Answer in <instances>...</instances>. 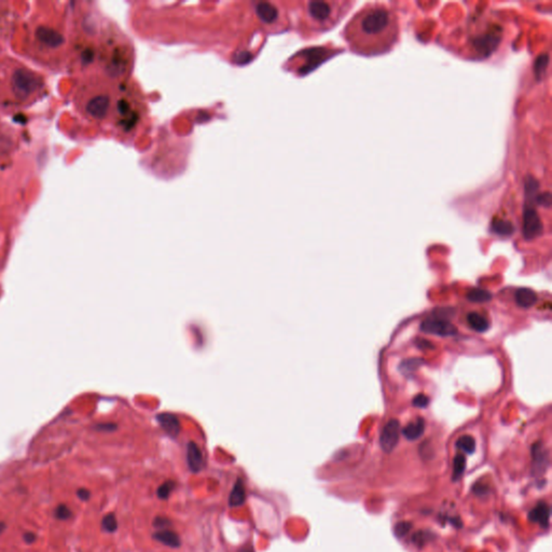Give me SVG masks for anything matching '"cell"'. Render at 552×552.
I'll use <instances>...</instances> for the list:
<instances>
[{
    "label": "cell",
    "instance_id": "obj_26",
    "mask_svg": "<svg viewBox=\"0 0 552 552\" xmlns=\"http://www.w3.org/2000/svg\"><path fill=\"white\" fill-rule=\"evenodd\" d=\"M171 524V521L166 518H162V517H159L156 520H154L153 525L156 526V528H166V526H169Z\"/></svg>",
    "mask_w": 552,
    "mask_h": 552
},
{
    "label": "cell",
    "instance_id": "obj_22",
    "mask_svg": "<svg viewBox=\"0 0 552 552\" xmlns=\"http://www.w3.org/2000/svg\"><path fill=\"white\" fill-rule=\"evenodd\" d=\"M72 513L69 508H68L66 505H60L57 508V510H55V517H57L59 520H68L70 519Z\"/></svg>",
    "mask_w": 552,
    "mask_h": 552
},
{
    "label": "cell",
    "instance_id": "obj_2",
    "mask_svg": "<svg viewBox=\"0 0 552 552\" xmlns=\"http://www.w3.org/2000/svg\"><path fill=\"white\" fill-rule=\"evenodd\" d=\"M352 1H309L307 14L319 30L332 27L350 10Z\"/></svg>",
    "mask_w": 552,
    "mask_h": 552
},
{
    "label": "cell",
    "instance_id": "obj_23",
    "mask_svg": "<svg viewBox=\"0 0 552 552\" xmlns=\"http://www.w3.org/2000/svg\"><path fill=\"white\" fill-rule=\"evenodd\" d=\"M412 405H413L414 407L421 408V409L426 408L427 406L429 405V397H427L426 395H424V394H419V395H417V396H415L414 398H413V400H412Z\"/></svg>",
    "mask_w": 552,
    "mask_h": 552
},
{
    "label": "cell",
    "instance_id": "obj_29",
    "mask_svg": "<svg viewBox=\"0 0 552 552\" xmlns=\"http://www.w3.org/2000/svg\"><path fill=\"white\" fill-rule=\"evenodd\" d=\"M36 538H37V537H36L35 533H30V532H28V533H25V534H24V541L26 542L27 544H32V543H34V542L36 541Z\"/></svg>",
    "mask_w": 552,
    "mask_h": 552
},
{
    "label": "cell",
    "instance_id": "obj_14",
    "mask_svg": "<svg viewBox=\"0 0 552 552\" xmlns=\"http://www.w3.org/2000/svg\"><path fill=\"white\" fill-rule=\"evenodd\" d=\"M153 537L156 538L158 542H161L165 546H169L171 548H177L181 546V538H179V536L175 532H172L169 530L160 531L154 533Z\"/></svg>",
    "mask_w": 552,
    "mask_h": 552
},
{
    "label": "cell",
    "instance_id": "obj_30",
    "mask_svg": "<svg viewBox=\"0 0 552 552\" xmlns=\"http://www.w3.org/2000/svg\"><path fill=\"white\" fill-rule=\"evenodd\" d=\"M240 552H255V551H253V549H252L251 546H245L244 548H242V549L240 550Z\"/></svg>",
    "mask_w": 552,
    "mask_h": 552
},
{
    "label": "cell",
    "instance_id": "obj_9",
    "mask_svg": "<svg viewBox=\"0 0 552 552\" xmlns=\"http://www.w3.org/2000/svg\"><path fill=\"white\" fill-rule=\"evenodd\" d=\"M187 461H188L189 468L191 469V471H193V473H198V471H200L204 466L202 452L200 448L197 446V444L194 442H190L188 444Z\"/></svg>",
    "mask_w": 552,
    "mask_h": 552
},
{
    "label": "cell",
    "instance_id": "obj_1",
    "mask_svg": "<svg viewBox=\"0 0 552 552\" xmlns=\"http://www.w3.org/2000/svg\"><path fill=\"white\" fill-rule=\"evenodd\" d=\"M344 38L357 54L375 57L387 53L399 39L398 17L386 4L367 3L347 23Z\"/></svg>",
    "mask_w": 552,
    "mask_h": 552
},
{
    "label": "cell",
    "instance_id": "obj_7",
    "mask_svg": "<svg viewBox=\"0 0 552 552\" xmlns=\"http://www.w3.org/2000/svg\"><path fill=\"white\" fill-rule=\"evenodd\" d=\"M109 97L106 95H99L91 101L86 105V113L95 119H103L107 115L109 109Z\"/></svg>",
    "mask_w": 552,
    "mask_h": 552
},
{
    "label": "cell",
    "instance_id": "obj_6",
    "mask_svg": "<svg viewBox=\"0 0 552 552\" xmlns=\"http://www.w3.org/2000/svg\"><path fill=\"white\" fill-rule=\"evenodd\" d=\"M36 38L49 48H59L63 45L65 38L61 33L53 28L40 26L36 29Z\"/></svg>",
    "mask_w": 552,
    "mask_h": 552
},
{
    "label": "cell",
    "instance_id": "obj_16",
    "mask_svg": "<svg viewBox=\"0 0 552 552\" xmlns=\"http://www.w3.org/2000/svg\"><path fill=\"white\" fill-rule=\"evenodd\" d=\"M467 300H469L470 302H475V303H483V302H489L492 300V295L491 293H489L488 290L486 289H480V288H474V289H470L467 295H466Z\"/></svg>",
    "mask_w": 552,
    "mask_h": 552
},
{
    "label": "cell",
    "instance_id": "obj_15",
    "mask_svg": "<svg viewBox=\"0 0 552 552\" xmlns=\"http://www.w3.org/2000/svg\"><path fill=\"white\" fill-rule=\"evenodd\" d=\"M549 514H550L549 507L545 503H541L531 511L530 519L532 521H534V522H538L543 526H547L549 521Z\"/></svg>",
    "mask_w": 552,
    "mask_h": 552
},
{
    "label": "cell",
    "instance_id": "obj_24",
    "mask_svg": "<svg viewBox=\"0 0 552 552\" xmlns=\"http://www.w3.org/2000/svg\"><path fill=\"white\" fill-rule=\"evenodd\" d=\"M465 470V457L463 455H457L454 460V478L460 477Z\"/></svg>",
    "mask_w": 552,
    "mask_h": 552
},
{
    "label": "cell",
    "instance_id": "obj_13",
    "mask_svg": "<svg viewBox=\"0 0 552 552\" xmlns=\"http://www.w3.org/2000/svg\"><path fill=\"white\" fill-rule=\"evenodd\" d=\"M245 500H246V492H245L243 481L241 479H238L230 494V497H229V505L231 507H238L243 505L245 503Z\"/></svg>",
    "mask_w": 552,
    "mask_h": 552
},
{
    "label": "cell",
    "instance_id": "obj_28",
    "mask_svg": "<svg viewBox=\"0 0 552 552\" xmlns=\"http://www.w3.org/2000/svg\"><path fill=\"white\" fill-rule=\"evenodd\" d=\"M417 345L420 347L421 350H426V349H433V345L430 344L429 341L426 340H419L417 342Z\"/></svg>",
    "mask_w": 552,
    "mask_h": 552
},
{
    "label": "cell",
    "instance_id": "obj_3",
    "mask_svg": "<svg viewBox=\"0 0 552 552\" xmlns=\"http://www.w3.org/2000/svg\"><path fill=\"white\" fill-rule=\"evenodd\" d=\"M11 85L17 97L26 98L38 89L39 79L34 72L27 69H17L12 76Z\"/></svg>",
    "mask_w": 552,
    "mask_h": 552
},
{
    "label": "cell",
    "instance_id": "obj_25",
    "mask_svg": "<svg viewBox=\"0 0 552 552\" xmlns=\"http://www.w3.org/2000/svg\"><path fill=\"white\" fill-rule=\"evenodd\" d=\"M410 528H411L410 524L406 523V522H402V523H399L398 525L396 526V532H397V534H398V536H404V535L407 534L408 531L410 530Z\"/></svg>",
    "mask_w": 552,
    "mask_h": 552
},
{
    "label": "cell",
    "instance_id": "obj_31",
    "mask_svg": "<svg viewBox=\"0 0 552 552\" xmlns=\"http://www.w3.org/2000/svg\"><path fill=\"white\" fill-rule=\"evenodd\" d=\"M4 528H5L4 524H3V523H0V533H1V532L4 530Z\"/></svg>",
    "mask_w": 552,
    "mask_h": 552
},
{
    "label": "cell",
    "instance_id": "obj_10",
    "mask_svg": "<svg viewBox=\"0 0 552 552\" xmlns=\"http://www.w3.org/2000/svg\"><path fill=\"white\" fill-rule=\"evenodd\" d=\"M514 300L520 307L529 308L537 302V295L534 290L530 288H519L514 293Z\"/></svg>",
    "mask_w": 552,
    "mask_h": 552
},
{
    "label": "cell",
    "instance_id": "obj_5",
    "mask_svg": "<svg viewBox=\"0 0 552 552\" xmlns=\"http://www.w3.org/2000/svg\"><path fill=\"white\" fill-rule=\"evenodd\" d=\"M400 433V423L397 420H390L384 426L380 436L381 448L386 453H390L398 443Z\"/></svg>",
    "mask_w": 552,
    "mask_h": 552
},
{
    "label": "cell",
    "instance_id": "obj_27",
    "mask_svg": "<svg viewBox=\"0 0 552 552\" xmlns=\"http://www.w3.org/2000/svg\"><path fill=\"white\" fill-rule=\"evenodd\" d=\"M77 495H78V497H79L80 499H81V500H88V499L90 498V496H91V492L89 491V490H86V489H83V488H82V489H79V490H78V491H77Z\"/></svg>",
    "mask_w": 552,
    "mask_h": 552
},
{
    "label": "cell",
    "instance_id": "obj_11",
    "mask_svg": "<svg viewBox=\"0 0 552 552\" xmlns=\"http://www.w3.org/2000/svg\"><path fill=\"white\" fill-rule=\"evenodd\" d=\"M425 430V421L419 418L415 422L409 423L404 429H402V435H404L408 440H417L424 433Z\"/></svg>",
    "mask_w": 552,
    "mask_h": 552
},
{
    "label": "cell",
    "instance_id": "obj_17",
    "mask_svg": "<svg viewBox=\"0 0 552 552\" xmlns=\"http://www.w3.org/2000/svg\"><path fill=\"white\" fill-rule=\"evenodd\" d=\"M422 364H423V361L420 358H410L402 362L399 366V369L402 374L409 375L414 373V371L418 370Z\"/></svg>",
    "mask_w": 552,
    "mask_h": 552
},
{
    "label": "cell",
    "instance_id": "obj_8",
    "mask_svg": "<svg viewBox=\"0 0 552 552\" xmlns=\"http://www.w3.org/2000/svg\"><path fill=\"white\" fill-rule=\"evenodd\" d=\"M157 419L167 435L173 438L178 437L179 432H181V422H179L176 415L171 413H162L159 414Z\"/></svg>",
    "mask_w": 552,
    "mask_h": 552
},
{
    "label": "cell",
    "instance_id": "obj_21",
    "mask_svg": "<svg viewBox=\"0 0 552 552\" xmlns=\"http://www.w3.org/2000/svg\"><path fill=\"white\" fill-rule=\"evenodd\" d=\"M175 488V483L173 481H166L164 482L162 486L159 487L157 494H158V497L161 499H166L169 498V496L171 495L172 491Z\"/></svg>",
    "mask_w": 552,
    "mask_h": 552
},
{
    "label": "cell",
    "instance_id": "obj_19",
    "mask_svg": "<svg viewBox=\"0 0 552 552\" xmlns=\"http://www.w3.org/2000/svg\"><path fill=\"white\" fill-rule=\"evenodd\" d=\"M258 13L265 22H272L276 17L277 12L269 3H260L258 5Z\"/></svg>",
    "mask_w": 552,
    "mask_h": 552
},
{
    "label": "cell",
    "instance_id": "obj_20",
    "mask_svg": "<svg viewBox=\"0 0 552 552\" xmlns=\"http://www.w3.org/2000/svg\"><path fill=\"white\" fill-rule=\"evenodd\" d=\"M103 529L109 533H113L118 529V521L114 513H108L103 519Z\"/></svg>",
    "mask_w": 552,
    "mask_h": 552
},
{
    "label": "cell",
    "instance_id": "obj_12",
    "mask_svg": "<svg viewBox=\"0 0 552 552\" xmlns=\"http://www.w3.org/2000/svg\"><path fill=\"white\" fill-rule=\"evenodd\" d=\"M467 321L471 329L477 332H486L490 328L489 319L485 315L477 312H470L467 315Z\"/></svg>",
    "mask_w": 552,
    "mask_h": 552
},
{
    "label": "cell",
    "instance_id": "obj_18",
    "mask_svg": "<svg viewBox=\"0 0 552 552\" xmlns=\"http://www.w3.org/2000/svg\"><path fill=\"white\" fill-rule=\"evenodd\" d=\"M456 446L467 454H473L476 449V441L471 436H462L456 441Z\"/></svg>",
    "mask_w": 552,
    "mask_h": 552
},
{
    "label": "cell",
    "instance_id": "obj_4",
    "mask_svg": "<svg viewBox=\"0 0 552 552\" xmlns=\"http://www.w3.org/2000/svg\"><path fill=\"white\" fill-rule=\"evenodd\" d=\"M420 329L429 334H435L439 337H452L456 336V327L451 324L449 320L443 317L427 318L421 324Z\"/></svg>",
    "mask_w": 552,
    "mask_h": 552
}]
</instances>
